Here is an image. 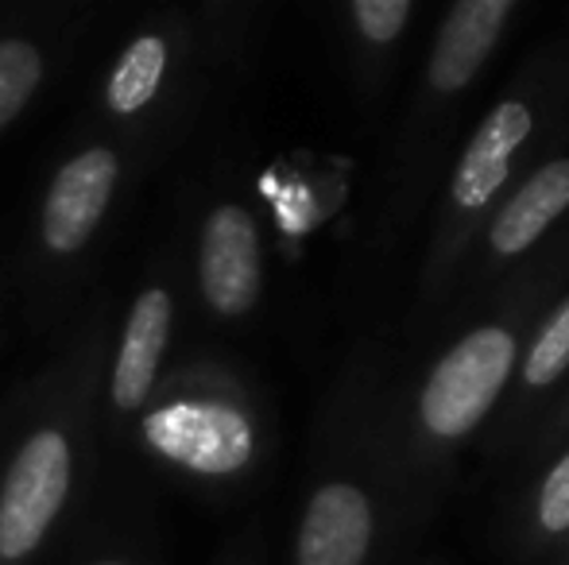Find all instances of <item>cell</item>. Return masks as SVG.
<instances>
[{
	"instance_id": "obj_6",
	"label": "cell",
	"mask_w": 569,
	"mask_h": 565,
	"mask_svg": "<svg viewBox=\"0 0 569 565\" xmlns=\"http://www.w3.org/2000/svg\"><path fill=\"white\" fill-rule=\"evenodd\" d=\"M171 322H174V299L163 286H148L136 294L128 322L120 330V349L113 361V395L117 411H140L148 403L151 387L159 380V364H163L167 341H171Z\"/></svg>"
},
{
	"instance_id": "obj_13",
	"label": "cell",
	"mask_w": 569,
	"mask_h": 565,
	"mask_svg": "<svg viewBox=\"0 0 569 565\" xmlns=\"http://www.w3.org/2000/svg\"><path fill=\"white\" fill-rule=\"evenodd\" d=\"M569 369V299L555 310L547 325H542L539 341H535L531 356H527V384L531 387H547Z\"/></svg>"
},
{
	"instance_id": "obj_10",
	"label": "cell",
	"mask_w": 569,
	"mask_h": 565,
	"mask_svg": "<svg viewBox=\"0 0 569 565\" xmlns=\"http://www.w3.org/2000/svg\"><path fill=\"white\" fill-rule=\"evenodd\" d=\"M569 210V159H555L527 179V186L500 210L492 225V249L500 256H519L531 249L555 218Z\"/></svg>"
},
{
	"instance_id": "obj_4",
	"label": "cell",
	"mask_w": 569,
	"mask_h": 565,
	"mask_svg": "<svg viewBox=\"0 0 569 565\" xmlns=\"http://www.w3.org/2000/svg\"><path fill=\"white\" fill-rule=\"evenodd\" d=\"M117 179L120 155L113 148H86L59 167V174L47 186L43 221H39V236H43L47 252L70 256L98 233L101 218L113 202Z\"/></svg>"
},
{
	"instance_id": "obj_11",
	"label": "cell",
	"mask_w": 569,
	"mask_h": 565,
	"mask_svg": "<svg viewBox=\"0 0 569 565\" xmlns=\"http://www.w3.org/2000/svg\"><path fill=\"white\" fill-rule=\"evenodd\" d=\"M167 78V39L159 31H143L120 51L113 74L106 82V105L117 117H132L151 105Z\"/></svg>"
},
{
	"instance_id": "obj_2",
	"label": "cell",
	"mask_w": 569,
	"mask_h": 565,
	"mask_svg": "<svg viewBox=\"0 0 569 565\" xmlns=\"http://www.w3.org/2000/svg\"><path fill=\"white\" fill-rule=\"evenodd\" d=\"M140 434L159 457L198 476H229L252 461L256 430L229 400L171 395L143 411Z\"/></svg>"
},
{
	"instance_id": "obj_12",
	"label": "cell",
	"mask_w": 569,
	"mask_h": 565,
	"mask_svg": "<svg viewBox=\"0 0 569 565\" xmlns=\"http://www.w3.org/2000/svg\"><path fill=\"white\" fill-rule=\"evenodd\" d=\"M43 51L31 39H0V132L23 113L43 82Z\"/></svg>"
},
{
	"instance_id": "obj_8",
	"label": "cell",
	"mask_w": 569,
	"mask_h": 565,
	"mask_svg": "<svg viewBox=\"0 0 569 565\" xmlns=\"http://www.w3.org/2000/svg\"><path fill=\"white\" fill-rule=\"evenodd\" d=\"M527 137H531V113H527V105L500 101L485 117V124L469 140V148H465L461 167L453 174V202L461 210H480L485 202H492V194L508 179L511 155H516V148Z\"/></svg>"
},
{
	"instance_id": "obj_15",
	"label": "cell",
	"mask_w": 569,
	"mask_h": 565,
	"mask_svg": "<svg viewBox=\"0 0 569 565\" xmlns=\"http://www.w3.org/2000/svg\"><path fill=\"white\" fill-rule=\"evenodd\" d=\"M539 519L547 531H566L569 527V453L555 465V473L547 476L539 496Z\"/></svg>"
},
{
	"instance_id": "obj_9",
	"label": "cell",
	"mask_w": 569,
	"mask_h": 565,
	"mask_svg": "<svg viewBox=\"0 0 569 565\" xmlns=\"http://www.w3.org/2000/svg\"><path fill=\"white\" fill-rule=\"evenodd\" d=\"M511 16V0H461L446 16L430 54V82L442 93H457L477 78L480 62L496 47L503 20Z\"/></svg>"
},
{
	"instance_id": "obj_16",
	"label": "cell",
	"mask_w": 569,
	"mask_h": 565,
	"mask_svg": "<svg viewBox=\"0 0 569 565\" xmlns=\"http://www.w3.org/2000/svg\"><path fill=\"white\" fill-rule=\"evenodd\" d=\"M93 565H128V562H93Z\"/></svg>"
},
{
	"instance_id": "obj_1",
	"label": "cell",
	"mask_w": 569,
	"mask_h": 565,
	"mask_svg": "<svg viewBox=\"0 0 569 565\" xmlns=\"http://www.w3.org/2000/svg\"><path fill=\"white\" fill-rule=\"evenodd\" d=\"M70 481H74V445L67 430H31L0 481V565H16L39 551L67 507Z\"/></svg>"
},
{
	"instance_id": "obj_5",
	"label": "cell",
	"mask_w": 569,
	"mask_h": 565,
	"mask_svg": "<svg viewBox=\"0 0 569 565\" xmlns=\"http://www.w3.org/2000/svg\"><path fill=\"white\" fill-rule=\"evenodd\" d=\"M198 283L213 314H248L260 299V229L244 205H218L206 218L198 249Z\"/></svg>"
},
{
	"instance_id": "obj_7",
	"label": "cell",
	"mask_w": 569,
	"mask_h": 565,
	"mask_svg": "<svg viewBox=\"0 0 569 565\" xmlns=\"http://www.w3.org/2000/svg\"><path fill=\"white\" fill-rule=\"evenodd\" d=\"M372 507L357 484H326L310 496L299 527L295 565H365Z\"/></svg>"
},
{
	"instance_id": "obj_3",
	"label": "cell",
	"mask_w": 569,
	"mask_h": 565,
	"mask_svg": "<svg viewBox=\"0 0 569 565\" xmlns=\"http://www.w3.org/2000/svg\"><path fill=\"white\" fill-rule=\"evenodd\" d=\"M511 364H516V341L508 330L488 325L457 341L422 392V426L438 437L469 434L508 384Z\"/></svg>"
},
{
	"instance_id": "obj_14",
	"label": "cell",
	"mask_w": 569,
	"mask_h": 565,
	"mask_svg": "<svg viewBox=\"0 0 569 565\" xmlns=\"http://www.w3.org/2000/svg\"><path fill=\"white\" fill-rule=\"evenodd\" d=\"M352 20L372 43H391L411 20V0H357L352 4Z\"/></svg>"
}]
</instances>
